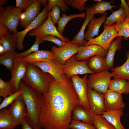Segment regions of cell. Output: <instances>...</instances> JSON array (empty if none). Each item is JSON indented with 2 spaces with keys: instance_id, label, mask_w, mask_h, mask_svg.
Wrapping results in <instances>:
<instances>
[{
  "instance_id": "1",
  "label": "cell",
  "mask_w": 129,
  "mask_h": 129,
  "mask_svg": "<svg viewBox=\"0 0 129 129\" xmlns=\"http://www.w3.org/2000/svg\"><path fill=\"white\" fill-rule=\"evenodd\" d=\"M44 100L39 116L44 129H70L71 114L79 101L71 80L63 74L58 80L54 79L48 91L43 94Z\"/></svg>"
},
{
  "instance_id": "2",
  "label": "cell",
  "mask_w": 129,
  "mask_h": 129,
  "mask_svg": "<svg viewBox=\"0 0 129 129\" xmlns=\"http://www.w3.org/2000/svg\"><path fill=\"white\" fill-rule=\"evenodd\" d=\"M20 88L23 91L22 94L25 103L26 119L34 129H41L39 116L44 98L43 94L27 84L21 81Z\"/></svg>"
},
{
  "instance_id": "3",
  "label": "cell",
  "mask_w": 129,
  "mask_h": 129,
  "mask_svg": "<svg viewBox=\"0 0 129 129\" xmlns=\"http://www.w3.org/2000/svg\"><path fill=\"white\" fill-rule=\"evenodd\" d=\"M54 79L32 63H27L26 73L22 80L41 94L47 92L50 84Z\"/></svg>"
},
{
  "instance_id": "4",
  "label": "cell",
  "mask_w": 129,
  "mask_h": 129,
  "mask_svg": "<svg viewBox=\"0 0 129 129\" xmlns=\"http://www.w3.org/2000/svg\"><path fill=\"white\" fill-rule=\"evenodd\" d=\"M22 10L12 5L5 8L0 6V23L12 34L18 32L17 28L20 20Z\"/></svg>"
},
{
  "instance_id": "5",
  "label": "cell",
  "mask_w": 129,
  "mask_h": 129,
  "mask_svg": "<svg viewBox=\"0 0 129 129\" xmlns=\"http://www.w3.org/2000/svg\"><path fill=\"white\" fill-rule=\"evenodd\" d=\"M115 75L114 72L108 70L91 74L88 78V86L104 95L108 88L111 78Z\"/></svg>"
},
{
  "instance_id": "6",
  "label": "cell",
  "mask_w": 129,
  "mask_h": 129,
  "mask_svg": "<svg viewBox=\"0 0 129 129\" xmlns=\"http://www.w3.org/2000/svg\"><path fill=\"white\" fill-rule=\"evenodd\" d=\"M115 24L111 26L104 25V30L98 37L87 39L85 46L96 45L102 48L107 53L108 49L114 39L118 37V32L115 27Z\"/></svg>"
},
{
  "instance_id": "7",
  "label": "cell",
  "mask_w": 129,
  "mask_h": 129,
  "mask_svg": "<svg viewBox=\"0 0 129 129\" xmlns=\"http://www.w3.org/2000/svg\"><path fill=\"white\" fill-rule=\"evenodd\" d=\"M30 36L42 38L52 35L59 38L62 41L66 43L70 41L69 38L64 37L58 32L53 24L50 16V11L47 19L38 27L29 32Z\"/></svg>"
},
{
  "instance_id": "8",
  "label": "cell",
  "mask_w": 129,
  "mask_h": 129,
  "mask_svg": "<svg viewBox=\"0 0 129 129\" xmlns=\"http://www.w3.org/2000/svg\"><path fill=\"white\" fill-rule=\"evenodd\" d=\"M88 62L87 60L77 61L74 55L66 62L63 73L70 79L75 75L94 73L88 67Z\"/></svg>"
},
{
  "instance_id": "9",
  "label": "cell",
  "mask_w": 129,
  "mask_h": 129,
  "mask_svg": "<svg viewBox=\"0 0 129 129\" xmlns=\"http://www.w3.org/2000/svg\"><path fill=\"white\" fill-rule=\"evenodd\" d=\"M49 12L48 11V5H46L42 11L24 30L12 34L14 37L17 38V48L18 50L20 51L23 50V42L26 35L32 30L40 26L44 22V20L48 18Z\"/></svg>"
},
{
  "instance_id": "10",
  "label": "cell",
  "mask_w": 129,
  "mask_h": 129,
  "mask_svg": "<svg viewBox=\"0 0 129 129\" xmlns=\"http://www.w3.org/2000/svg\"><path fill=\"white\" fill-rule=\"evenodd\" d=\"M23 58L16 56L14 60L13 68L11 71V77L10 81L14 92L20 90L21 81L26 71L27 62Z\"/></svg>"
},
{
  "instance_id": "11",
  "label": "cell",
  "mask_w": 129,
  "mask_h": 129,
  "mask_svg": "<svg viewBox=\"0 0 129 129\" xmlns=\"http://www.w3.org/2000/svg\"><path fill=\"white\" fill-rule=\"evenodd\" d=\"M71 79L79 101V105L90 110V107L87 97L88 78L85 74L82 78L78 75L72 76Z\"/></svg>"
},
{
  "instance_id": "12",
  "label": "cell",
  "mask_w": 129,
  "mask_h": 129,
  "mask_svg": "<svg viewBox=\"0 0 129 129\" xmlns=\"http://www.w3.org/2000/svg\"><path fill=\"white\" fill-rule=\"evenodd\" d=\"M87 97L90 111L94 114L101 115L106 110L104 95L88 86Z\"/></svg>"
},
{
  "instance_id": "13",
  "label": "cell",
  "mask_w": 129,
  "mask_h": 129,
  "mask_svg": "<svg viewBox=\"0 0 129 129\" xmlns=\"http://www.w3.org/2000/svg\"><path fill=\"white\" fill-rule=\"evenodd\" d=\"M80 46L79 45L72 43L69 41L61 47L53 46L51 51L53 54L54 59L64 65L68 60L77 53V48Z\"/></svg>"
},
{
  "instance_id": "14",
  "label": "cell",
  "mask_w": 129,
  "mask_h": 129,
  "mask_svg": "<svg viewBox=\"0 0 129 129\" xmlns=\"http://www.w3.org/2000/svg\"><path fill=\"white\" fill-rule=\"evenodd\" d=\"M33 63L44 72L51 75L56 80L60 79L63 74V70L64 65L62 64L55 59Z\"/></svg>"
},
{
  "instance_id": "15",
  "label": "cell",
  "mask_w": 129,
  "mask_h": 129,
  "mask_svg": "<svg viewBox=\"0 0 129 129\" xmlns=\"http://www.w3.org/2000/svg\"><path fill=\"white\" fill-rule=\"evenodd\" d=\"M77 54L75 55L77 61L87 60L92 57L97 55L105 57L107 54L105 51L99 46L91 45L80 46L77 48Z\"/></svg>"
},
{
  "instance_id": "16",
  "label": "cell",
  "mask_w": 129,
  "mask_h": 129,
  "mask_svg": "<svg viewBox=\"0 0 129 129\" xmlns=\"http://www.w3.org/2000/svg\"><path fill=\"white\" fill-rule=\"evenodd\" d=\"M42 4L38 0L35 1L25 11L20 18V26L25 28L40 13Z\"/></svg>"
},
{
  "instance_id": "17",
  "label": "cell",
  "mask_w": 129,
  "mask_h": 129,
  "mask_svg": "<svg viewBox=\"0 0 129 129\" xmlns=\"http://www.w3.org/2000/svg\"><path fill=\"white\" fill-rule=\"evenodd\" d=\"M106 108L110 110L123 109L125 106L121 94L108 89L104 95Z\"/></svg>"
},
{
  "instance_id": "18",
  "label": "cell",
  "mask_w": 129,
  "mask_h": 129,
  "mask_svg": "<svg viewBox=\"0 0 129 129\" xmlns=\"http://www.w3.org/2000/svg\"><path fill=\"white\" fill-rule=\"evenodd\" d=\"M21 95L11 103V107L8 110L10 114L17 125H21L22 120L26 115V105Z\"/></svg>"
},
{
  "instance_id": "19",
  "label": "cell",
  "mask_w": 129,
  "mask_h": 129,
  "mask_svg": "<svg viewBox=\"0 0 129 129\" xmlns=\"http://www.w3.org/2000/svg\"><path fill=\"white\" fill-rule=\"evenodd\" d=\"M123 113V109L114 110L106 109L101 115L116 129H126L121 124L120 120Z\"/></svg>"
},
{
  "instance_id": "20",
  "label": "cell",
  "mask_w": 129,
  "mask_h": 129,
  "mask_svg": "<svg viewBox=\"0 0 129 129\" xmlns=\"http://www.w3.org/2000/svg\"><path fill=\"white\" fill-rule=\"evenodd\" d=\"M86 16L85 19L78 33L72 38L71 43L77 44L80 46H84L87 41L85 40V31L86 26L88 25L91 19L94 15L91 13L90 8L87 6L85 7Z\"/></svg>"
},
{
  "instance_id": "21",
  "label": "cell",
  "mask_w": 129,
  "mask_h": 129,
  "mask_svg": "<svg viewBox=\"0 0 129 129\" xmlns=\"http://www.w3.org/2000/svg\"><path fill=\"white\" fill-rule=\"evenodd\" d=\"M88 66L94 73L109 69L106 63L105 57L100 55H95L90 58L88 61Z\"/></svg>"
},
{
  "instance_id": "22",
  "label": "cell",
  "mask_w": 129,
  "mask_h": 129,
  "mask_svg": "<svg viewBox=\"0 0 129 129\" xmlns=\"http://www.w3.org/2000/svg\"><path fill=\"white\" fill-rule=\"evenodd\" d=\"M54 59L51 51L38 50L23 58L27 63H34L38 62H44Z\"/></svg>"
},
{
  "instance_id": "23",
  "label": "cell",
  "mask_w": 129,
  "mask_h": 129,
  "mask_svg": "<svg viewBox=\"0 0 129 129\" xmlns=\"http://www.w3.org/2000/svg\"><path fill=\"white\" fill-rule=\"evenodd\" d=\"M72 113V120L81 121L84 122L93 124V121L90 110L78 104L74 107Z\"/></svg>"
},
{
  "instance_id": "24",
  "label": "cell",
  "mask_w": 129,
  "mask_h": 129,
  "mask_svg": "<svg viewBox=\"0 0 129 129\" xmlns=\"http://www.w3.org/2000/svg\"><path fill=\"white\" fill-rule=\"evenodd\" d=\"M106 16L103 15L99 18H95L94 17L92 18L88 25V30L85 34L86 40L98 35L100 27L105 22Z\"/></svg>"
},
{
  "instance_id": "25",
  "label": "cell",
  "mask_w": 129,
  "mask_h": 129,
  "mask_svg": "<svg viewBox=\"0 0 129 129\" xmlns=\"http://www.w3.org/2000/svg\"><path fill=\"white\" fill-rule=\"evenodd\" d=\"M122 41V37H118L116 40L112 42L108 49L105 58L106 63L109 69L113 68L115 55L117 50L121 49Z\"/></svg>"
},
{
  "instance_id": "26",
  "label": "cell",
  "mask_w": 129,
  "mask_h": 129,
  "mask_svg": "<svg viewBox=\"0 0 129 129\" xmlns=\"http://www.w3.org/2000/svg\"><path fill=\"white\" fill-rule=\"evenodd\" d=\"M127 59L125 62L121 65L112 68L111 71L115 75L114 79H122L129 81V50L125 54Z\"/></svg>"
},
{
  "instance_id": "27",
  "label": "cell",
  "mask_w": 129,
  "mask_h": 129,
  "mask_svg": "<svg viewBox=\"0 0 129 129\" xmlns=\"http://www.w3.org/2000/svg\"><path fill=\"white\" fill-rule=\"evenodd\" d=\"M109 89L121 94L129 93V81L122 79H114L111 80Z\"/></svg>"
},
{
  "instance_id": "28",
  "label": "cell",
  "mask_w": 129,
  "mask_h": 129,
  "mask_svg": "<svg viewBox=\"0 0 129 129\" xmlns=\"http://www.w3.org/2000/svg\"><path fill=\"white\" fill-rule=\"evenodd\" d=\"M17 125L10 114L8 110L3 109L0 111V129H14Z\"/></svg>"
},
{
  "instance_id": "29",
  "label": "cell",
  "mask_w": 129,
  "mask_h": 129,
  "mask_svg": "<svg viewBox=\"0 0 129 129\" xmlns=\"http://www.w3.org/2000/svg\"><path fill=\"white\" fill-rule=\"evenodd\" d=\"M120 8L118 10L113 11L109 17H106L104 25L111 26L114 23L123 22L126 17V14L123 7L119 6Z\"/></svg>"
},
{
  "instance_id": "30",
  "label": "cell",
  "mask_w": 129,
  "mask_h": 129,
  "mask_svg": "<svg viewBox=\"0 0 129 129\" xmlns=\"http://www.w3.org/2000/svg\"><path fill=\"white\" fill-rule=\"evenodd\" d=\"M10 32L8 31L3 37L0 38V44L4 47L6 52L15 51L17 48V38Z\"/></svg>"
},
{
  "instance_id": "31",
  "label": "cell",
  "mask_w": 129,
  "mask_h": 129,
  "mask_svg": "<svg viewBox=\"0 0 129 129\" xmlns=\"http://www.w3.org/2000/svg\"><path fill=\"white\" fill-rule=\"evenodd\" d=\"M112 1L106 2L102 0L97 2L93 6L90 7L91 14L93 15L96 14H100L107 16V13H106V11L108 10L112 11L113 8L117 7L111 5Z\"/></svg>"
},
{
  "instance_id": "32",
  "label": "cell",
  "mask_w": 129,
  "mask_h": 129,
  "mask_svg": "<svg viewBox=\"0 0 129 129\" xmlns=\"http://www.w3.org/2000/svg\"><path fill=\"white\" fill-rule=\"evenodd\" d=\"M18 53L15 51L7 52L0 56V64L11 71L13 68L14 60Z\"/></svg>"
},
{
  "instance_id": "33",
  "label": "cell",
  "mask_w": 129,
  "mask_h": 129,
  "mask_svg": "<svg viewBox=\"0 0 129 129\" xmlns=\"http://www.w3.org/2000/svg\"><path fill=\"white\" fill-rule=\"evenodd\" d=\"M61 15L62 16L60 17L57 23V30L59 33L62 35H63V32L65 27L70 21L76 18H85L86 16L84 12L69 15H67L65 14H61Z\"/></svg>"
},
{
  "instance_id": "34",
  "label": "cell",
  "mask_w": 129,
  "mask_h": 129,
  "mask_svg": "<svg viewBox=\"0 0 129 129\" xmlns=\"http://www.w3.org/2000/svg\"><path fill=\"white\" fill-rule=\"evenodd\" d=\"M90 111L93 121V124L97 129H116L101 115H97Z\"/></svg>"
},
{
  "instance_id": "35",
  "label": "cell",
  "mask_w": 129,
  "mask_h": 129,
  "mask_svg": "<svg viewBox=\"0 0 129 129\" xmlns=\"http://www.w3.org/2000/svg\"><path fill=\"white\" fill-rule=\"evenodd\" d=\"M115 27L118 32V37L123 36L125 40L129 39V17H126L123 22L116 23Z\"/></svg>"
},
{
  "instance_id": "36",
  "label": "cell",
  "mask_w": 129,
  "mask_h": 129,
  "mask_svg": "<svg viewBox=\"0 0 129 129\" xmlns=\"http://www.w3.org/2000/svg\"><path fill=\"white\" fill-rule=\"evenodd\" d=\"M14 93L10 81L6 82L0 78V96L5 98Z\"/></svg>"
},
{
  "instance_id": "37",
  "label": "cell",
  "mask_w": 129,
  "mask_h": 129,
  "mask_svg": "<svg viewBox=\"0 0 129 129\" xmlns=\"http://www.w3.org/2000/svg\"><path fill=\"white\" fill-rule=\"evenodd\" d=\"M70 129H97L92 124L72 119L70 125Z\"/></svg>"
},
{
  "instance_id": "38",
  "label": "cell",
  "mask_w": 129,
  "mask_h": 129,
  "mask_svg": "<svg viewBox=\"0 0 129 129\" xmlns=\"http://www.w3.org/2000/svg\"><path fill=\"white\" fill-rule=\"evenodd\" d=\"M23 91L20 88L18 91L14 92L11 95L4 98V99L0 105V110L7 107L11 104L13 101L18 96L21 95Z\"/></svg>"
},
{
  "instance_id": "39",
  "label": "cell",
  "mask_w": 129,
  "mask_h": 129,
  "mask_svg": "<svg viewBox=\"0 0 129 129\" xmlns=\"http://www.w3.org/2000/svg\"><path fill=\"white\" fill-rule=\"evenodd\" d=\"M48 12L54 6H59L61 10L63 12H65L67 11H69L70 8L67 6L64 0H48Z\"/></svg>"
},
{
  "instance_id": "40",
  "label": "cell",
  "mask_w": 129,
  "mask_h": 129,
  "mask_svg": "<svg viewBox=\"0 0 129 129\" xmlns=\"http://www.w3.org/2000/svg\"><path fill=\"white\" fill-rule=\"evenodd\" d=\"M35 37L36 39L34 43L29 49L23 52L18 53L16 56L23 57L28 55L32 52H34L39 50V44L40 43L39 41L40 38Z\"/></svg>"
},
{
  "instance_id": "41",
  "label": "cell",
  "mask_w": 129,
  "mask_h": 129,
  "mask_svg": "<svg viewBox=\"0 0 129 129\" xmlns=\"http://www.w3.org/2000/svg\"><path fill=\"white\" fill-rule=\"evenodd\" d=\"M55 36L52 35H49L46 37L39 38L40 43H42L45 41L52 42L57 45L59 48L65 45L67 43L59 39L56 38Z\"/></svg>"
},
{
  "instance_id": "42",
  "label": "cell",
  "mask_w": 129,
  "mask_h": 129,
  "mask_svg": "<svg viewBox=\"0 0 129 129\" xmlns=\"http://www.w3.org/2000/svg\"><path fill=\"white\" fill-rule=\"evenodd\" d=\"M60 7L57 6H54L50 11V14L52 22L54 25L57 23L60 18Z\"/></svg>"
},
{
  "instance_id": "43",
  "label": "cell",
  "mask_w": 129,
  "mask_h": 129,
  "mask_svg": "<svg viewBox=\"0 0 129 129\" xmlns=\"http://www.w3.org/2000/svg\"><path fill=\"white\" fill-rule=\"evenodd\" d=\"M35 0H16L15 7L25 11Z\"/></svg>"
},
{
  "instance_id": "44",
  "label": "cell",
  "mask_w": 129,
  "mask_h": 129,
  "mask_svg": "<svg viewBox=\"0 0 129 129\" xmlns=\"http://www.w3.org/2000/svg\"><path fill=\"white\" fill-rule=\"evenodd\" d=\"M87 1V0H73L71 6L74 9H77L80 12H82L85 10L84 4Z\"/></svg>"
},
{
  "instance_id": "45",
  "label": "cell",
  "mask_w": 129,
  "mask_h": 129,
  "mask_svg": "<svg viewBox=\"0 0 129 129\" xmlns=\"http://www.w3.org/2000/svg\"><path fill=\"white\" fill-rule=\"evenodd\" d=\"M22 129H34L28 124L25 118V115L23 117L21 122Z\"/></svg>"
},
{
  "instance_id": "46",
  "label": "cell",
  "mask_w": 129,
  "mask_h": 129,
  "mask_svg": "<svg viewBox=\"0 0 129 129\" xmlns=\"http://www.w3.org/2000/svg\"><path fill=\"white\" fill-rule=\"evenodd\" d=\"M120 1L121 4L120 6L124 8L126 14V17H129V6L125 0H121Z\"/></svg>"
},
{
  "instance_id": "47",
  "label": "cell",
  "mask_w": 129,
  "mask_h": 129,
  "mask_svg": "<svg viewBox=\"0 0 129 129\" xmlns=\"http://www.w3.org/2000/svg\"><path fill=\"white\" fill-rule=\"evenodd\" d=\"M8 29L0 23V38L3 37L8 31Z\"/></svg>"
},
{
  "instance_id": "48",
  "label": "cell",
  "mask_w": 129,
  "mask_h": 129,
  "mask_svg": "<svg viewBox=\"0 0 129 129\" xmlns=\"http://www.w3.org/2000/svg\"><path fill=\"white\" fill-rule=\"evenodd\" d=\"M6 52L4 47L1 44H0V54L1 55Z\"/></svg>"
},
{
  "instance_id": "49",
  "label": "cell",
  "mask_w": 129,
  "mask_h": 129,
  "mask_svg": "<svg viewBox=\"0 0 129 129\" xmlns=\"http://www.w3.org/2000/svg\"><path fill=\"white\" fill-rule=\"evenodd\" d=\"M8 1L6 0H0V5L1 6L2 5H4L6 4Z\"/></svg>"
},
{
  "instance_id": "50",
  "label": "cell",
  "mask_w": 129,
  "mask_h": 129,
  "mask_svg": "<svg viewBox=\"0 0 129 129\" xmlns=\"http://www.w3.org/2000/svg\"><path fill=\"white\" fill-rule=\"evenodd\" d=\"M43 6H44L46 4L48 0H38Z\"/></svg>"
},
{
  "instance_id": "51",
  "label": "cell",
  "mask_w": 129,
  "mask_h": 129,
  "mask_svg": "<svg viewBox=\"0 0 129 129\" xmlns=\"http://www.w3.org/2000/svg\"><path fill=\"white\" fill-rule=\"evenodd\" d=\"M73 0H64V1L66 5H71Z\"/></svg>"
},
{
  "instance_id": "52",
  "label": "cell",
  "mask_w": 129,
  "mask_h": 129,
  "mask_svg": "<svg viewBox=\"0 0 129 129\" xmlns=\"http://www.w3.org/2000/svg\"><path fill=\"white\" fill-rule=\"evenodd\" d=\"M126 2H127V4H128V5L129 6V0H126Z\"/></svg>"
},
{
  "instance_id": "53",
  "label": "cell",
  "mask_w": 129,
  "mask_h": 129,
  "mask_svg": "<svg viewBox=\"0 0 129 129\" xmlns=\"http://www.w3.org/2000/svg\"><path fill=\"white\" fill-rule=\"evenodd\" d=\"M102 0H93V1H97V2L100 1Z\"/></svg>"
}]
</instances>
